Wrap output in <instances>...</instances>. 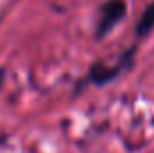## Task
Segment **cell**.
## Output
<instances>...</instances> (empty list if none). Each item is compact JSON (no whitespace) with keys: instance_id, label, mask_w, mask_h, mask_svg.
<instances>
[{"instance_id":"1","label":"cell","mask_w":154,"mask_h":153,"mask_svg":"<svg viewBox=\"0 0 154 153\" xmlns=\"http://www.w3.org/2000/svg\"><path fill=\"white\" fill-rule=\"evenodd\" d=\"M125 13H127L125 0H106L99 9V20H97V27H95V36L97 38L108 36L124 20Z\"/></svg>"},{"instance_id":"4","label":"cell","mask_w":154,"mask_h":153,"mask_svg":"<svg viewBox=\"0 0 154 153\" xmlns=\"http://www.w3.org/2000/svg\"><path fill=\"white\" fill-rule=\"evenodd\" d=\"M2 79H4V74H2V72H0V85H2Z\"/></svg>"},{"instance_id":"2","label":"cell","mask_w":154,"mask_h":153,"mask_svg":"<svg viewBox=\"0 0 154 153\" xmlns=\"http://www.w3.org/2000/svg\"><path fill=\"white\" fill-rule=\"evenodd\" d=\"M133 54H134V47L129 49V50L122 56V60L118 61V65H115V67H108V65H104V63H95V65L90 69V72H88V81H90V83H95V85H104V83L115 79V77L118 76V72L122 70V67H125V63L131 61Z\"/></svg>"},{"instance_id":"3","label":"cell","mask_w":154,"mask_h":153,"mask_svg":"<svg viewBox=\"0 0 154 153\" xmlns=\"http://www.w3.org/2000/svg\"><path fill=\"white\" fill-rule=\"evenodd\" d=\"M152 29H154V0L145 7V11L142 13L140 20L136 24V36L138 38H145Z\"/></svg>"}]
</instances>
